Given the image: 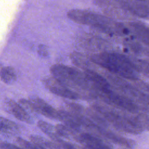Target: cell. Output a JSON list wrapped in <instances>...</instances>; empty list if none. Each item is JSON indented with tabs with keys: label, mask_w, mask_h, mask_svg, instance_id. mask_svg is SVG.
Returning <instances> with one entry per match:
<instances>
[{
	"label": "cell",
	"mask_w": 149,
	"mask_h": 149,
	"mask_svg": "<svg viewBox=\"0 0 149 149\" xmlns=\"http://www.w3.org/2000/svg\"><path fill=\"white\" fill-rule=\"evenodd\" d=\"M50 73L52 76L65 84L80 98L93 89L85 74L75 68L63 64H55L50 68Z\"/></svg>",
	"instance_id": "cell-1"
},
{
	"label": "cell",
	"mask_w": 149,
	"mask_h": 149,
	"mask_svg": "<svg viewBox=\"0 0 149 149\" xmlns=\"http://www.w3.org/2000/svg\"><path fill=\"white\" fill-rule=\"evenodd\" d=\"M42 83L45 88L58 96L72 100H76L80 98L77 94L53 76L44 77L42 79Z\"/></svg>",
	"instance_id": "cell-2"
},
{
	"label": "cell",
	"mask_w": 149,
	"mask_h": 149,
	"mask_svg": "<svg viewBox=\"0 0 149 149\" xmlns=\"http://www.w3.org/2000/svg\"><path fill=\"white\" fill-rule=\"evenodd\" d=\"M67 16L77 23L91 24L95 27L101 26V24L103 22L101 16L85 10L71 9L68 12Z\"/></svg>",
	"instance_id": "cell-3"
},
{
	"label": "cell",
	"mask_w": 149,
	"mask_h": 149,
	"mask_svg": "<svg viewBox=\"0 0 149 149\" xmlns=\"http://www.w3.org/2000/svg\"><path fill=\"white\" fill-rule=\"evenodd\" d=\"M5 104L8 110L18 120L29 124L33 122L30 115L18 102L11 99H6Z\"/></svg>",
	"instance_id": "cell-4"
},
{
	"label": "cell",
	"mask_w": 149,
	"mask_h": 149,
	"mask_svg": "<svg viewBox=\"0 0 149 149\" xmlns=\"http://www.w3.org/2000/svg\"><path fill=\"white\" fill-rule=\"evenodd\" d=\"M34 104L38 113H40L48 118L59 120V112L43 99L34 97L30 100Z\"/></svg>",
	"instance_id": "cell-5"
},
{
	"label": "cell",
	"mask_w": 149,
	"mask_h": 149,
	"mask_svg": "<svg viewBox=\"0 0 149 149\" xmlns=\"http://www.w3.org/2000/svg\"><path fill=\"white\" fill-rule=\"evenodd\" d=\"M20 132L18 125L13 121L0 116V134L16 136Z\"/></svg>",
	"instance_id": "cell-6"
},
{
	"label": "cell",
	"mask_w": 149,
	"mask_h": 149,
	"mask_svg": "<svg viewBox=\"0 0 149 149\" xmlns=\"http://www.w3.org/2000/svg\"><path fill=\"white\" fill-rule=\"evenodd\" d=\"M37 126L38 128L47 135L54 142L61 139L56 132L55 126L43 120H39L37 123Z\"/></svg>",
	"instance_id": "cell-7"
},
{
	"label": "cell",
	"mask_w": 149,
	"mask_h": 149,
	"mask_svg": "<svg viewBox=\"0 0 149 149\" xmlns=\"http://www.w3.org/2000/svg\"><path fill=\"white\" fill-rule=\"evenodd\" d=\"M0 79L6 84H13L17 79L14 68L10 66L2 68L0 70Z\"/></svg>",
	"instance_id": "cell-8"
},
{
	"label": "cell",
	"mask_w": 149,
	"mask_h": 149,
	"mask_svg": "<svg viewBox=\"0 0 149 149\" xmlns=\"http://www.w3.org/2000/svg\"><path fill=\"white\" fill-rule=\"evenodd\" d=\"M18 103L28 113H29V112H31L32 113H38L37 110L34 104L30 100H26V99L22 98V99H20L19 100Z\"/></svg>",
	"instance_id": "cell-9"
},
{
	"label": "cell",
	"mask_w": 149,
	"mask_h": 149,
	"mask_svg": "<svg viewBox=\"0 0 149 149\" xmlns=\"http://www.w3.org/2000/svg\"><path fill=\"white\" fill-rule=\"evenodd\" d=\"M16 142L19 146L23 149H41L32 142L29 141L21 137H17L16 139Z\"/></svg>",
	"instance_id": "cell-10"
},
{
	"label": "cell",
	"mask_w": 149,
	"mask_h": 149,
	"mask_svg": "<svg viewBox=\"0 0 149 149\" xmlns=\"http://www.w3.org/2000/svg\"><path fill=\"white\" fill-rule=\"evenodd\" d=\"M0 149H23L21 147L0 140Z\"/></svg>",
	"instance_id": "cell-11"
},
{
	"label": "cell",
	"mask_w": 149,
	"mask_h": 149,
	"mask_svg": "<svg viewBox=\"0 0 149 149\" xmlns=\"http://www.w3.org/2000/svg\"><path fill=\"white\" fill-rule=\"evenodd\" d=\"M37 52L38 55L42 58H45L49 55L48 47L44 44H40L38 45L37 48Z\"/></svg>",
	"instance_id": "cell-12"
}]
</instances>
